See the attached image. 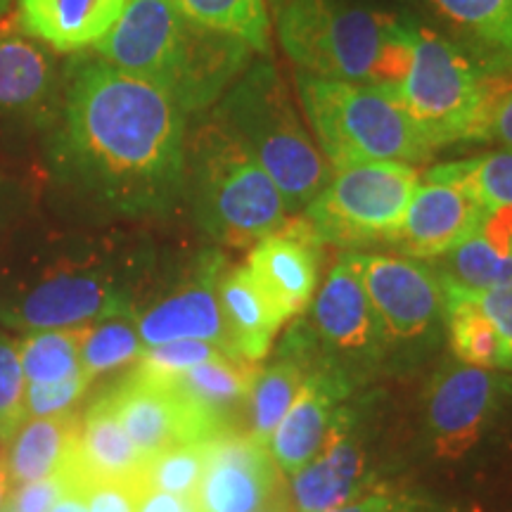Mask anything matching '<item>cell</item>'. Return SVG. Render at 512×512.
<instances>
[{
  "instance_id": "33",
  "label": "cell",
  "mask_w": 512,
  "mask_h": 512,
  "mask_svg": "<svg viewBox=\"0 0 512 512\" xmlns=\"http://www.w3.org/2000/svg\"><path fill=\"white\" fill-rule=\"evenodd\" d=\"M81 328L27 332L17 342L24 377L29 382H60L74 375L81 368Z\"/></svg>"
},
{
  "instance_id": "10",
  "label": "cell",
  "mask_w": 512,
  "mask_h": 512,
  "mask_svg": "<svg viewBox=\"0 0 512 512\" xmlns=\"http://www.w3.org/2000/svg\"><path fill=\"white\" fill-rule=\"evenodd\" d=\"M418 185V169L401 162L332 169L330 181L306 207L304 216L325 245H392Z\"/></svg>"
},
{
  "instance_id": "39",
  "label": "cell",
  "mask_w": 512,
  "mask_h": 512,
  "mask_svg": "<svg viewBox=\"0 0 512 512\" xmlns=\"http://www.w3.org/2000/svg\"><path fill=\"white\" fill-rule=\"evenodd\" d=\"M448 290H453V287H448ZM458 292H463L472 304H477L479 311L494 323L505 351L503 370H512V287H498V290L484 292Z\"/></svg>"
},
{
  "instance_id": "29",
  "label": "cell",
  "mask_w": 512,
  "mask_h": 512,
  "mask_svg": "<svg viewBox=\"0 0 512 512\" xmlns=\"http://www.w3.org/2000/svg\"><path fill=\"white\" fill-rule=\"evenodd\" d=\"M143 351L145 344L136 325V311L114 313L81 328L79 361L91 380L136 363Z\"/></svg>"
},
{
  "instance_id": "28",
  "label": "cell",
  "mask_w": 512,
  "mask_h": 512,
  "mask_svg": "<svg viewBox=\"0 0 512 512\" xmlns=\"http://www.w3.org/2000/svg\"><path fill=\"white\" fill-rule=\"evenodd\" d=\"M432 268L439 275L441 287L453 290L484 292L512 287V256L498 252L479 230L434 259Z\"/></svg>"
},
{
  "instance_id": "19",
  "label": "cell",
  "mask_w": 512,
  "mask_h": 512,
  "mask_svg": "<svg viewBox=\"0 0 512 512\" xmlns=\"http://www.w3.org/2000/svg\"><path fill=\"white\" fill-rule=\"evenodd\" d=\"M486 207L456 183L422 178L392 245L408 259L434 261L470 238Z\"/></svg>"
},
{
  "instance_id": "42",
  "label": "cell",
  "mask_w": 512,
  "mask_h": 512,
  "mask_svg": "<svg viewBox=\"0 0 512 512\" xmlns=\"http://www.w3.org/2000/svg\"><path fill=\"white\" fill-rule=\"evenodd\" d=\"M484 140H496V143L512 150V86H505L503 93L491 105Z\"/></svg>"
},
{
  "instance_id": "31",
  "label": "cell",
  "mask_w": 512,
  "mask_h": 512,
  "mask_svg": "<svg viewBox=\"0 0 512 512\" xmlns=\"http://www.w3.org/2000/svg\"><path fill=\"white\" fill-rule=\"evenodd\" d=\"M444 297L451 349L458 361L467 363V366H477L486 370L503 368L505 351L494 323H491V320L479 311V306L472 304L463 292L444 287Z\"/></svg>"
},
{
  "instance_id": "25",
  "label": "cell",
  "mask_w": 512,
  "mask_h": 512,
  "mask_svg": "<svg viewBox=\"0 0 512 512\" xmlns=\"http://www.w3.org/2000/svg\"><path fill=\"white\" fill-rule=\"evenodd\" d=\"M219 302L230 347L245 361H264L283 320L256 287L247 266L226 268L219 278Z\"/></svg>"
},
{
  "instance_id": "38",
  "label": "cell",
  "mask_w": 512,
  "mask_h": 512,
  "mask_svg": "<svg viewBox=\"0 0 512 512\" xmlns=\"http://www.w3.org/2000/svg\"><path fill=\"white\" fill-rule=\"evenodd\" d=\"M83 498L88 512H138L147 491L145 482H121V479H83L69 484Z\"/></svg>"
},
{
  "instance_id": "34",
  "label": "cell",
  "mask_w": 512,
  "mask_h": 512,
  "mask_svg": "<svg viewBox=\"0 0 512 512\" xmlns=\"http://www.w3.org/2000/svg\"><path fill=\"white\" fill-rule=\"evenodd\" d=\"M204 465V444H181L157 456L147 458L143 482L147 489L164 491V494H174L192 501L197 486L202 482Z\"/></svg>"
},
{
  "instance_id": "32",
  "label": "cell",
  "mask_w": 512,
  "mask_h": 512,
  "mask_svg": "<svg viewBox=\"0 0 512 512\" xmlns=\"http://www.w3.org/2000/svg\"><path fill=\"white\" fill-rule=\"evenodd\" d=\"M425 178L460 185L486 209L512 207V150L437 164L427 171Z\"/></svg>"
},
{
  "instance_id": "49",
  "label": "cell",
  "mask_w": 512,
  "mask_h": 512,
  "mask_svg": "<svg viewBox=\"0 0 512 512\" xmlns=\"http://www.w3.org/2000/svg\"><path fill=\"white\" fill-rule=\"evenodd\" d=\"M271 3L275 5V8H278V5H283V3H287V0H271Z\"/></svg>"
},
{
  "instance_id": "36",
  "label": "cell",
  "mask_w": 512,
  "mask_h": 512,
  "mask_svg": "<svg viewBox=\"0 0 512 512\" xmlns=\"http://www.w3.org/2000/svg\"><path fill=\"white\" fill-rule=\"evenodd\" d=\"M223 354H228V351L211 342H202V339H178V342L145 347L143 356L138 358L136 370L147 377H169Z\"/></svg>"
},
{
  "instance_id": "22",
  "label": "cell",
  "mask_w": 512,
  "mask_h": 512,
  "mask_svg": "<svg viewBox=\"0 0 512 512\" xmlns=\"http://www.w3.org/2000/svg\"><path fill=\"white\" fill-rule=\"evenodd\" d=\"M145 463L147 458L128 439L110 399L102 394L83 413L72 460L64 475L69 484L83 482V479L143 482Z\"/></svg>"
},
{
  "instance_id": "13",
  "label": "cell",
  "mask_w": 512,
  "mask_h": 512,
  "mask_svg": "<svg viewBox=\"0 0 512 512\" xmlns=\"http://www.w3.org/2000/svg\"><path fill=\"white\" fill-rule=\"evenodd\" d=\"M107 399L128 439L145 458L181 444H204L223 434L169 382L147 377L138 370L112 387Z\"/></svg>"
},
{
  "instance_id": "24",
  "label": "cell",
  "mask_w": 512,
  "mask_h": 512,
  "mask_svg": "<svg viewBox=\"0 0 512 512\" xmlns=\"http://www.w3.org/2000/svg\"><path fill=\"white\" fill-rule=\"evenodd\" d=\"M259 370V363L223 354L176 375L155 377V380L169 382L214 422L216 430L230 432L240 430L238 422L247 411L249 392Z\"/></svg>"
},
{
  "instance_id": "3",
  "label": "cell",
  "mask_w": 512,
  "mask_h": 512,
  "mask_svg": "<svg viewBox=\"0 0 512 512\" xmlns=\"http://www.w3.org/2000/svg\"><path fill=\"white\" fill-rule=\"evenodd\" d=\"M91 53L164 91L185 114H200L240 79L254 50L240 38L192 22L171 0H128Z\"/></svg>"
},
{
  "instance_id": "47",
  "label": "cell",
  "mask_w": 512,
  "mask_h": 512,
  "mask_svg": "<svg viewBox=\"0 0 512 512\" xmlns=\"http://www.w3.org/2000/svg\"><path fill=\"white\" fill-rule=\"evenodd\" d=\"M256 512H294L292 503H290V496H287V491H278L271 501H268L264 508H259Z\"/></svg>"
},
{
  "instance_id": "15",
  "label": "cell",
  "mask_w": 512,
  "mask_h": 512,
  "mask_svg": "<svg viewBox=\"0 0 512 512\" xmlns=\"http://www.w3.org/2000/svg\"><path fill=\"white\" fill-rule=\"evenodd\" d=\"M223 271L226 259L219 252L204 254L181 283L157 297L147 309L136 311V325L145 347L178 339H202L235 356L219 302Z\"/></svg>"
},
{
  "instance_id": "45",
  "label": "cell",
  "mask_w": 512,
  "mask_h": 512,
  "mask_svg": "<svg viewBox=\"0 0 512 512\" xmlns=\"http://www.w3.org/2000/svg\"><path fill=\"white\" fill-rule=\"evenodd\" d=\"M50 512H88L86 503H83V498L76 494L74 489H67L62 494L60 501H57Z\"/></svg>"
},
{
  "instance_id": "27",
  "label": "cell",
  "mask_w": 512,
  "mask_h": 512,
  "mask_svg": "<svg viewBox=\"0 0 512 512\" xmlns=\"http://www.w3.org/2000/svg\"><path fill=\"white\" fill-rule=\"evenodd\" d=\"M306 375H309V368L283 347H280L275 363L259 370L247 401V432L254 439L268 444L278 422L285 418L297 394L302 392Z\"/></svg>"
},
{
  "instance_id": "14",
  "label": "cell",
  "mask_w": 512,
  "mask_h": 512,
  "mask_svg": "<svg viewBox=\"0 0 512 512\" xmlns=\"http://www.w3.org/2000/svg\"><path fill=\"white\" fill-rule=\"evenodd\" d=\"M202 482L192 496L195 512H256L283 491L268 444L230 430L204 441Z\"/></svg>"
},
{
  "instance_id": "44",
  "label": "cell",
  "mask_w": 512,
  "mask_h": 512,
  "mask_svg": "<svg viewBox=\"0 0 512 512\" xmlns=\"http://www.w3.org/2000/svg\"><path fill=\"white\" fill-rule=\"evenodd\" d=\"M19 207V188L0 171V230L8 226Z\"/></svg>"
},
{
  "instance_id": "17",
  "label": "cell",
  "mask_w": 512,
  "mask_h": 512,
  "mask_svg": "<svg viewBox=\"0 0 512 512\" xmlns=\"http://www.w3.org/2000/svg\"><path fill=\"white\" fill-rule=\"evenodd\" d=\"M325 242L306 216L285 221L278 230L252 245L247 271L280 320H292L309 309L318 290Z\"/></svg>"
},
{
  "instance_id": "41",
  "label": "cell",
  "mask_w": 512,
  "mask_h": 512,
  "mask_svg": "<svg viewBox=\"0 0 512 512\" xmlns=\"http://www.w3.org/2000/svg\"><path fill=\"white\" fill-rule=\"evenodd\" d=\"M330 512H430L420 498H413L401 491H392L387 486H373L354 501L339 505Z\"/></svg>"
},
{
  "instance_id": "43",
  "label": "cell",
  "mask_w": 512,
  "mask_h": 512,
  "mask_svg": "<svg viewBox=\"0 0 512 512\" xmlns=\"http://www.w3.org/2000/svg\"><path fill=\"white\" fill-rule=\"evenodd\" d=\"M138 512H195V510H192V501H188V498L147 489L143 494V501L138 505Z\"/></svg>"
},
{
  "instance_id": "23",
  "label": "cell",
  "mask_w": 512,
  "mask_h": 512,
  "mask_svg": "<svg viewBox=\"0 0 512 512\" xmlns=\"http://www.w3.org/2000/svg\"><path fill=\"white\" fill-rule=\"evenodd\" d=\"M486 74L512 79V0H427Z\"/></svg>"
},
{
  "instance_id": "9",
  "label": "cell",
  "mask_w": 512,
  "mask_h": 512,
  "mask_svg": "<svg viewBox=\"0 0 512 512\" xmlns=\"http://www.w3.org/2000/svg\"><path fill=\"white\" fill-rule=\"evenodd\" d=\"M309 306V318H299L285 337L309 373L330 368L356 384L387 356L380 318L349 252L339 256Z\"/></svg>"
},
{
  "instance_id": "11",
  "label": "cell",
  "mask_w": 512,
  "mask_h": 512,
  "mask_svg": "<svg viewBox=\"0 0 512 512\" xmlns=\"http://www.w3.org/2000/svg\"><path fill=\"white\" fill-rule=\"evenodd\" d=\"M370 304L380 318L387 349L420 347L439 335L446 297L432 266L408 256L349 252Z\"/></svg>"
},
{
  "instance_id": "7",
  "label": "cell",
  "mask_w": 512,
  "mask_h": 512,
  "mask_svg": "<svg viewBox=\"0 0 512 512\" xmlns=\"http://www.w3.org/2000/svg\"><path fill=\"white\" fill-rule=\"evenodd\" d=\"M294 81L318 150L335 169L366 162L418 166L434 155L401 102L384 88L299 72Z\"/></svg>"
},
{
  "instance_id": "1",
  "label": "cell",
  "mask_w": 512,
  "mask_h": 512,
  "mask_svg": "<svg viewBox=\"0 0 512 512\" xmlns=\"http://www.w3.org/2000/svg\"><path fill=\"white\" fill-rule=\"evenodd\" d=\"M43 138L55 185L93 207L159 216L185 197L188 114L91 50L64 62L60 112Z\"/></svg>"
},
{
  "instance_id": "37",
  "label": "cell",
  "mask_w": 512,
  "mask_h": 512,
  "mask_svg": "<svg viewBox=\"0 0 512 512\" xmlns=\"http://www.w3.org/2000/svg\"><path fill=\"white\" fill-rule=\"evenodd\" d=\"M91 377L79 368L60 382H29L24 392V415L29 418H53L69 413L91 387Z\"/></svg>"
},
{
  "instance_id": "16",
  "label": "cell",
  "mask_w": 512,
  "mask_h": 512,
  "mask_svg": "<svg viewBox=\"0 0 512 512\" xmlns=\"http://www.w3.org/2000/svg\"><path fill=\"white\" fill-rule=\"evenodd\" d=\"M501 377L486 368L448 363L425 394V425L439 458H460L477 444L501 399Z\"/></svg>"
},
{
  "instance_id": "48",
  "label": "cell",
  "mask_w": 512,
  "mask_h": 512,
  "mask_svg": "<svg viewBox=\"0 0 512 512\" xmlns=\"http://www.w3.org/2000/svg\"><path fill=\"white\" fill-rule=\"evenodd\" d=\"M12 12V0H0V24L10 17Z\"/></svg>"
},
{
  "instance_id": "40",
  "label": "cell",
  "mask_w": 512,
  "mask_h": 512,
  "mask_svg": "<svg viewBox=\"0 0 512 512\" xmlns=\"http://www.w3.org/2000/svg\"><path fill=\"white\" fill-rule=\"evenodd\" d=\"M67 489L69 479L62 472V475L15 486L8 496V505L15 512H50Z\"/></svg>"
},
{
  "instance_id": "18",
  "label": "cell",
  "mask_w": 512,
  "mask_h": 512,
  "mask_svg": "<svg viewBox=\"0 0 512 512\" xmlns=\"http://www.w3.org/2000/svg\"><path fill=\"white\" fill-rule=\"evenodd\" d=\"M368 458L356 434L354 415L342 408L320 451L292 475L290 503L294 512H330L373 489Z\"/></svg>"
},
{
  "instance_id": "5",
  "label": "cell",
  "mask_w": 512,
  "mask_h": 512,
  "mask_svg": "<svg viewBox=\"0 0 512 512\" xmlns=\"http://www.w3.org/2000/svg\"><path fill=\"white\" fill-rule=\"evenodd\" d=\"M185 195L200 228L226 247H249L287 221L280 190L230 128L211 114L188 128Z\"/></svg>"
},
{
  "instance_id": "20",
  "label": "cell",
  "mask_w": 512,
  "mask_h": 512,
  "mask_svg": "<svg viewBox=\"0 0 512 512\" xmlns=\"http://www.w3.org/2000/svg\"><path fill=\"white\" fill-rule=\"evenodd\" d=\"M351 389L354 384L330 368L306 375L302 392L268 439V451L280 472L292 477L323 448Z\"/></svg>"
},
{
  "instance_id": "4",
  "label": "cell",
  "mask_w": 512,
  "mask_h": 512,
  "mask_svg": "<svg viewBox=\"0 0 512 512\" xmlns=\"http://www.w3.org/2000/svg\"><path fill=\"white\" fill-rule=\"evenodd\" d=\"M413 27L351 0H287L275 31L299 74L394 93L413 57Z\"/></svg>"
},
{
  "instance_id": "30",
  "label": "cell",
  "mask_w": 512,
  "mask_h": 512,
  "mask_svg": "<svg viewBox=\"0 0 512 512\" xmlns=\"http://www.w3.org/2000/svg\"><path fill=\"white\" fill-rule=\"evenodd\" d=\"M202 27L245 41L254 53H271V19L264 0H171Z\"/></svg>"
},
{
  "instance_id": "50",
  "label": "cell",
  "mask_w": 512,
  "mask_h": 512,
  "mask_svg": "<svg viewBox=\"0 0 512 512\" xmlns=\"http://www.w3.org/2000/svg\"><path fill=\"white\" fill-rule=\"evenodd\" d=\"M0 512H15V510H12V508H10V505H8V503H5V505H3V510H0Z\"/></svg>"
},
{
  "instance_id": "12",
  "label": "cell",
  "mask_w": 512,
  "mask_h": 512,
  "mask_svg": "<svg viewBox=\"0 0 512 512\" xmlns=\"http://www.w3.org/2000/svg\"><path fill=\"white\" fill-rule=\"evenodd\" d=\"M62 79L55 50L24 34L10 12L0 24V131L46 136L60 112Z\"/></svg>"
},
{
  "instance_id": "26",
  "label": "cell",
  "mask_w": 512,
  "mask_h": 512,
  "mask_svg": "<svg viewBox=\"0 0 512 512\" xmlns=\"http://www.w3.org/2000/svg\"><path fill=\"white\" fill-rule=\"evenodd\" d=\"M81 415L76 411L53 418H29L10 439L8 477L12 486L62 475L72 460Z\"/></svg>"
},
{
  "instance_id": "8",
  "label": "cell",
  "mask_w": 512,
  "mask_h": 512,
  "mask_svg": "<svg viewBox=\"0 0 512 512\" xmlns=\"http://www.w3.org/2000/svg\"><path fill=\"white\" fill-rule=\"evenodd\" d=\"M503 81L486 74L456 41L415 24L411 67L392 95L427 145L439 150L482 143L491 105L505 88Z\"/></svg>"
},
{
  "instance_id": "21",
  "label": "cell",
  "mask_w": 512,
  "mask_h": 512,
  "mask_svg": "<svg viewBox=\"0 0 512 512\" xmlns=\"http://www.w3.org/2000/svg\"><path fill=\"white\" fill-rule=\"evenodd\" d=\"M128 0H12V17L24 34L57 55L88 53L110 34Z\"/></svg>"
},
{
  "instance_id": "6",
  "label": "cell",
  "mask_w": 512,
  "mask_h": 512,
  "mask_svg": "<svg viewBox=\"0 0 512 512\" xmlns=\"http://www.w3.org/2000/svg\"><path fill=\"white\" fill-rule=\"evenodd\" d=\"M249 155L261 164L283 195L287 211H302L330 181V162L299 119L290 88L266 57L249 64L214 105Z\"/></svg>"
},
{
  "instance_id": "2",
  "label": "cell",
  "mask_w": 512,
  "mask_h": 512,
  "mask_svg": "<svg viewBox=\"0 0 512 512\" xmlns=\"http://www.w3.org/2000/svg\"><path fill=\"white\" fill-rule=\"evenodd\" d=\"M145 259L117 242L46 235L0 261V325L19 332L81 328L136 311Z\"/></svg>"
},
{
  "instance_id": "35",
  "label": "cell",
  "mask_w": 512,
  "mask_h": 512,
  "mask_svg": "<svg viewBox=\"0 0 512 512\" xmlns=\"http://www.w3.org/2000/svg\"><path fill=\"white\" fill-rule=\"evenodd\" d=\"M27 377L19 363L17 342L0 332V441L10 444L27 415H24Z\"/></svg>"
},
{
  "instance_id": "46",
  "label": "cell",
  "mask_w": 512,
  "mask_h": 512,
  "mask_svg": "<svg viewBox=\"0 0 512 512\" xmlns=\"http://www.w3.org/2000/svg\"><path fill=\"white\" fill-rule=\"evenodd\" d=\"M5 446L0 441V510H3V505L8 503V496H10V477H8V453H5Z\"/></svg>"
}]
</instances>
